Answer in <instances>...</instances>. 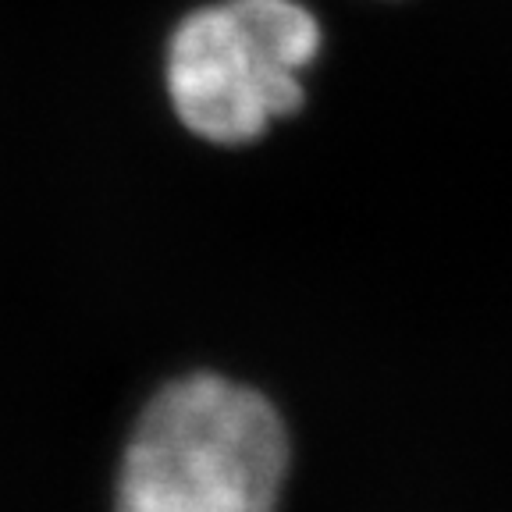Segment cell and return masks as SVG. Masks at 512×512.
I'll use <instances>...</instances> for the list:
<instances>
[{"mask_svg":"<svg viewBox=\"0 0 512 512\" xmlns=\"http://www.w3.org/2000/svg\"><path fill=\"white\" fill-rule=\"evenodd\" d=\"M288 441L256 392L214 374L175 381L125 448L118 512H278Z\"/></svg>","mask_w":512,"mask_h":512,"instance_id":"6da1fadb","label":"cell"},{"mask_svg":"<svg viewBox=\"0 0 512 512\" xmlns=\"http://www.w3.org/2000/svg\"><path fill=\"white\" fill-rule=\"evenodd\" d=\"M320 47L296 0H228L185 18L171 40L175 111L210 143H249L303 104V68Z\"/></svg>","mask_w":512,"mask_h":512,"instance_id":"7a4b0ae2","label":"cell"}]
</instances>
